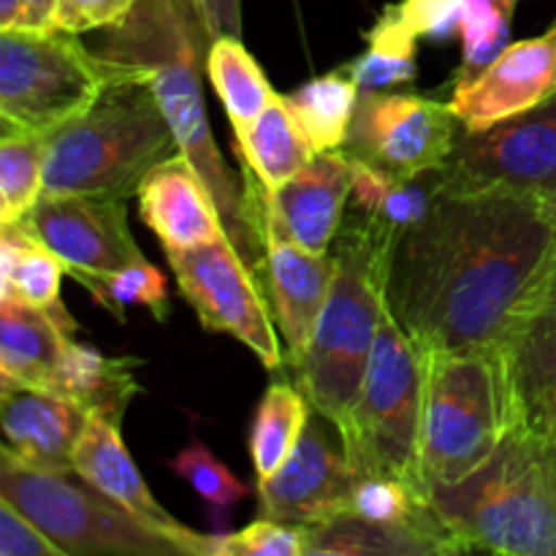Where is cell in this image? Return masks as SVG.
Segmentation results:
<instances>
[{"instance_id": "6", "label": "cell", "mask_w": 556, "mask_h": 556, "mask_svg": "<svg viewBox=\"0 0 556 556\" xmlns=\"http://www.w3.org/2000/svg\"><path fill=\"white\" fill-rule=\"evenodd\" d=\"M516 424L503 348L424 356L421 478L427 489L456 483L486 465Z\"/></svg>"}, {"instance_id": "34", "label": "cell", "mask_w": 556, "mask_h": 556, "mask_svg": "<svg viewBox=\"0 0 556 556\" xmlns=\"http://www.w3.org/2000/svg\"><path fill=\"white\" fill-rule=\"evenodd\" d=\"M429 494L418 492L410 483L389 476L356 478L351 497H348V519L372 521V525H407L432 514Z\"/></svg>"}, {"instance_id": "5", "label": "cell", "mask_w": 556, "mask_h": 556, "mask_svg": "<svg viewBox=\"0 0 556 556\" xmlns=\"http://www.w3.org/2000/svg\"><path fill=\"white\" fill-rule=\"evenodd\" d=\"M177 152L174 130L147 76H130L47 136L43 193L128 199L155 163Z\"/></svg>"}, {"instance_id": "31", "label": "cell", "mask_w": 556, "mask_h": 556, "mask_svg": "<svg viewBox=\"0 0 556 556\" xmlns=\"http://www.w3.org/2000/svg\"><path fill=\"white\" fill-rule=\"evenodd\" d=\"M362 90L348 74H326L286 96L299 125L313 141L315 152L342 150L351 134Z\"/></svg>"}, {"instance_id": "3", "label": "cell", "mask_w": 556, "mask_h": 556, "mask_svg": "<svg viewBox=\"0 0 556 556\" xmlns=\"http://www.w3.org/2000/svg\"><path fill=\"white\" fill-rule=\"evenodd\" d=\"M429 503L465 552L556 556V445L516 424L492 459Z\"/></svg>"}, {"instance_id": "7", "label": "cell", "mask_w": 556, "mask_h": 556, "mask_svg": "<svg viewBox=\"0 0 556 556\" xmlns=\"http://www.w3.org/2000/svg\"><path fill=\"white\" fill-rule=\"evenodd\" d=\"M141 65L87 52L79 36L54 30L0 33V119L33 134H54L85 114Z\"/></svg>"}, {"instance_id": "23", "label": "cell", "mask_w": 556, "mask_h": 556, "mask_svg": "<svg viewBox=\"0 0 556 556\" xmlns=\"http://www.w3.org/2000/svg\"><path fill=\"white\" fill-rule=\"evenodd\" d=\"M74 331L52 313L20 299H0V386L49 391Z\"/></svg>"}, {"instance_id": "16", "label": "cell", "mask_w": 556, "mask_h": 556, "mask_svg": "<svg viewBox=\"0 0 556 556\" xmlns=\"http://www.w3.org/2000/svg\"><path fill=\"white\" fill-rule=\"evenodd\" d=\"M353 188V157L345 150L318 152L280 190L264 188L261 233L277 228L307 253L326 255L337 242ZM264 242V239H261Z\"/></svg>"}, {"instance_id": "41", "label": "cell", "mask_w": 556, "mask_h": 556, "mask_svg": "<svg viewBox=\"0 0 556 556\" xmlns=\"http://www.w3.org/2000/svg\"><path fill=\"white\" fill-rule=\"evenodd\" d=\"M206 36H242V0H193Z\"/></svg>"}, {"instance_id": "35", "label": "cell", "mask_w": 556, "mask_h": 556, "mask_svg": "<svg viewBox=\"0 0 556 556\" xmlns=\"http://www.w3.org/2000/svg\"><path fill=\"white\" fill-rule=\"evenodd\" d=\"M87 291L92 293L98 304L112 309L119 320L125 318L128 307H147L152 309L157 320L168 315V291H166V277L144 261V264H134L128 269H119L114 275L101 277V280L85 282Z\"/></svg>"}, {"instance_id": "32", "label": "cell", "mask_w": 556, "mask_h": 556, "mask_svg": "<svg viewBox=\"0 0 556 556\" xmlns=\"http://www.w3.org/2000/svg\"><path fill=\"white\" fill-rule=\"evenodd\" d=\"M47 136L3 123L0 136V226L20 223L43 193Z\"/></svg>"}, {"instance_id": "19", "label": "cell", "mask_w": 556, "mask_h": 556, "mask_svg": "<svg viewBox=\"0 0 556 556\" xmlns=\"http://www.w3.org/2000/svg\"><path fill=\"white\" fill-rule=\"evenodd\" d=\"M136 199L141 220L166 250L201 248L228 237L210 185L182 152L155 163L141 179Z\"/></svg>"}, {"instance_id": "18", "label": "cell", "mask_w": 556, "mask_h": 556, "mask_svg": "<svg viewBox=\"0 0 556 556\" xmlns=\"http://www.w3.org/2000/svg\"><path fill=\"white\" fill-rule=\"evenodd\" d=\"M74 470L98 492L172 535L188 556H215V535L188 530L152 497L139 467L130 459L128 448L119 438V424L98 416L87 418L85 432L74 448Z\"/></svg>"}, {"instance_id": "30", "label": "cell", "mask_w": 556, "mask_h": 556, "mask_svg": "<svg viewBox=\"0 0 556 556\" xmlns=\"http://www.w3.org/2000/svg\"><path fill=\"white\" fill-rule=\"evenodd\" d=\"M364 38H367V52L342 68L356 81L358 90H383L416 79L418 36L405 22L400 5H389Z\"/></svg>"}, {"instance_id": "43", "label": "cell", "mask_w": 556, "mask_h": 556, "mask_svg": "<svg viewBox=\"0 0 556 556\" xmlns=\"http://www.w3.org/2000/svg\"><path fill=\"white\" fill-rule=\"evenodd\" d=\"M527 427L535 429L543 440H548V443L556 445V391L548 396V400H543L541 405H538V410L532 413Z\"/></svg>"}, {"instance_id": "44", "label": "cell", "mask_w": 556, "mask_h": 556, "mask_svg": "<svg viewBox=\"0 0 556 556\" xmlns=\"http://www.w3.org/2000/svg\"><path fill=\"white\" fill-rule=\"evenodd\" d=\"M22 16H25L22 0H0V33L20 30Z\"/></svg>"}, {"instance_id": "33", "label": "cell", "mask_w": 556, "mask_h": 556, "mask_svg": "<svg viewBox=\"0 0 556 556\" xmlns=\"http://www.w3.org/2000/svg\"><path fill=\"white\" fill-rule=\"evenodd\" d=\"M516 5L519 0H465L462 3V68L456 71V81L481 74L508 47Z\"/></svg>"}, {"instance_id": "13", "label": "cell", "mask_w": 556, "mask_h": 556, "mask_svg": "<svg viewBox=\"0 0 556 556\" xmlns=\"http://www.w3.org/2000/svg\"><path fill=\"white\" fill-rule=\"evenodd\" d=\"M128 199L119 195H47L20 220L85 286L134 264H144L128 226Z\"/></svg>"}, {"instance_id": "22", "label": "cell", "mask_w": 556, "mask_h": 556, "mask_svg": "<svg viewBox=\"0 0 556 556\" xmlns=\"http://www.w3.org/2000/svg\"><path fill=\"white\" fill-rule=\"evenodd\" d=\"M372 554H465L438 514L407 525H372L362 519H331L307 527V556H372Z\"/></svg>"}, {"instance_id": "36", "label": "cell", "mask_w": 556, "mask_h": 556, "mask_svg": "<svg viewBox=\"0 0 556 556\" xmlns=\"http://www.w3.org/2000/svg\"><path fill=\"white\" fill-rule=\"evenodd\" d=\"M172 470L193 486V492L210 505L212 514L220 521H226L228 510L250 494V489L239 478H233V472L199 440L174 456Z\"/></svg>"}, {"instance_id": "27", "label": "cell", "mask_w": 556, "mask_h": 556, "mask_svg": "<svg viewBox=\"0 0 556 556\" xmlns=\"http://www.w3.org/2000/svg\"><path fill=\"white\" fill-rule=\"evenodd\" d=\"M0 299H20L47 309L65 329L76 331L68 309L60 302L65 264L47 244L38 242L20 223L0 226Z\"/></svg>"}, {"instance_id": "15", "label": "cell", "mask_w": 556, "mask_h": 556, "mask_svg": "<svg viewBox=\"0 0 556 556\" xmlns=\"http://www.w3.org/2000/svg\"><path fill=\"white\" fill-rule=\"evenodd\" d=\"M556 92V25L546 36L508 43L481 74L454 81L448 106L467 130L492 128Z\"/></svg>"}, {"instance_id": "17", "label": "cell", "mask_w": 556, "mask_h": 556, "mask_svg": "<svg viewBox=\"0 0 556 556\" xmlns=\"http://www.w3.org/2000/svg\"><path fill=\"white\" fill-rule=\"evenodd\" d=\"M261 239H264L261 282L286 340V358L296 367L307 353L320 313L329 302L337 258L334 253H307L271 226H264Z\"/></svg>"}, {"instance_id": "8", "label": "cell", "mask_w": 556, "mask_h": 556, "mask_svg": "<svg viewBox=\"0 0 556 556\" xmlns=\"http://www.w3.org/2000/svg\"><path fill=\"white\" fill-rule=\"evenodd\" d=\"M424 356L386 302L362 394L342 434L356 478L389 476L429 494L421 478Z\"/></svg>"}, {"instance_id": "26", "label": "cell", "mask_w": 556, "mask_h": 556, "mask_svg": "<svg viewBox=\"0 0 556 556\" xmlns=\"http://www.w3.org/2000/svg\"><path fill=\"white\" fill-rule=\"evenodd\" d=\"M237 155L266 190H280L318 152L288 106L286 96L275 92L269 106L237 139Z\"/></svg>"}, {"instance_id": "42", "label": "cell", "mask_w": 556, "mask_h": 556, "mask_svg": "<svg viewBox=\"0 0 556 556\" xmlns=\"http://www.w3.org/2000/svg\"><path fill=\"white\" fill-rule=\"evenodd\" d=\"M25 16H22L20 30H54L58 27V0H22Z\"/></svg>"}, {"instance_id": "20", "label": "cell", "mask_w": 556, "mask_h": 556, "mask_svg": "<svg viewBox=\"0 0 556 556\" xmlns=\"http://www.w3.org/2000/svg\"><path fill=\"white\" fill-rule=\"evenodd\" d=\"M0 389V427L5 448L43 470L76 472L74 448L90 416L52 391L27 386Z\"/></svg>"}, {"instance_id": "21", "label": "cell", "mask_w": 556, "mask_h": 556, "mask_svg": "<svg viewBox=\"0 0 556 556\" xmlns=\"http://www.w3.org/2000/svg\"><path fill=\"white\" fill-rule=\"evenodd\" d=\"M443 190L445 182L440 168L421 174V177L400 179L353 157L351 212L348 215L364 223L378 242L394 250L400 239L432 212Z\"/></svg>"}, {"instance_id": "9", "label": "cell", "mask_w": 556, "mask_h": 556, "mask_svg": "<svg viewBox=\"0 0 556 556\" xmlns=\"http://www.w3.org/2000/svg\"><path fill=\"white\" fill-rule=\"evenodd\" d=\"M0 500L14 505L65 554L174 556L182 546L98 492L79 472H54L0 448Z\"/></svg>"}, {"instance_id": "37", "label": "cell", "mask_w": 556, "mask_h": 556, "mask_svg": "<svg viewBox=\"0 0 556 556\" xmlns=\"http://www.w3.org/2000/svg\"><path fill=\"white\" fill-rule=\"evenodd\" d=\"M307 525H286L261 516L233 535H215V556H304Z\"/></svg>"}, {"instance_id": "25", "label": "cell", "mask_w": 556, "mask_h": 556, "mask_svg": "<svg viewBox=\"0 0 556 556\" xmlns=\"http://www.w3.org/2000/svg\"><path fill=\"white\" fill-rule=\"evenodd\" d=\"M503 353L519 424H527L538 405L556 391V266Z\"/></svg>"}, {"instance_id": "29", "label": "cell", "mask_w": 556, "mask_h": 556, "mask_svg": "<svg viewBox=\"0 0 556 556\" xmlns=\"http://www.w3.org/2000/svg\"><path fill=\"white\" fill-rule=\"evenodd\" d=\"M206 74H210L212 87L220 96L223 109L231 119L233 136L239 139L255 123V117L269 106L275 90L239 36H220L210 43Z\"/></svg>"}, {"instance_id": "12", "label": "cell", "mask_w": 556, "mask_h": 556, "mask_svg": "<svg viewBox=\"0 0 556 556\" xmlns=\"http://www.w3.org/2000/svg\"><path fill=\"white\" fill-rule=\"evenodd\" d=\"M448 103L413 92L369 90L358 96L345 152L400 179L438 172L459 139Z\"/></svg>"}, {"instance_id": "40", "label": "cell", "mask_w": 556, "mask_h": 556, "mask_svg": "<svg viewBox=\"0 0 556 556\" xmlns=\"http://www.w3.org/2000/svg\"><path fill=\"white\" fill-rule=\"evenodd\" d=\"M139 0H58V27L71 33L98 30L123 20Z\"/></svg>"}, {"instance_id": "10", "label": "cell", "mask_w": 556, "mask_h": 556, "mask_svg": "<svg viewBox=\"0 0 556 556\" xmlns=\"http://www.w3.org/2000/svg\"><path fill=\"white\" fill-rule=\"evenodd\" d=\"M440 172L445 190H508L556 210V92L492 128H462Z\"/></svg>"}, {"instance_id": "1", "label": "cell", "mask_w": 556, "mask_h": 556, "mask_svg": "<svg viewBox=\"0 0 556 556\" xmlns=\"http://www.w3.org/2000/svg\"><path fill=\"white\" fill-rule=\"evenodd\" d=\"M556 266V210L508 190H443L391 255L386 302L418 351L505 348Z\"/></svg>"}, {"instance_id": "38", "label": "cell", "mask_w": 556, "mask_h": 556, "mask_svg": "<svg viewBox=\"0 0 556 556\" xmlns=\"http://www.w3.org/2000/svg\"><path fill=\"white\" fill-rule=\"evenodd\" d=\"M0 556H65V552L43 535L41 527L0 500Z\"/></svg>"}, {"instance_id": "28", "label": "cell", "mask_w": 556, "mask_h": 556, "mask_svg": "<svg viewBox=\"0 0 556 556\" xmlns=\"http://www.w3.org/2000/svg\"><path fill=\"white\" fill-rule=\"evenodd\" d=\"M313 416V405L302 389L291 383H271L258 402L250 429V456L255 481L275 476L302 440L304 427Z\"/></svg>"}, {"instance_id": "14", "label": "cell", "mask_w": 556, "mask_h": 556, "mask_svg": "<svg viewBox=\"0 0 556 556\" xmlns=\"http://www.w3.org/2000/svg\"><path fill=\"white\" fill-rule=\"evenodd\" d=\"M356 486L345 443L334 424L313 410L291 459L258 481L261 516L286 525H326L345 514Z\"/></svg>"}, {"instance_id": "24", "label": "cell", "mask_w": 556, "mask_h": 556, "mask_svg": "<svg viewBox=\"0 0 556 556\" xmlns=\"http://www.w3.org/2000/svg\"><path fill=\"white\" fill-rule=\"evenodd\" d=\"M139 364V358L103 356L96 348L81 345L71 337L65 342L49 391L74 402L87 416L123 424L130 400L141 391L134 375Z\"/></svg>"}, {"instance_id": "4", "label": "cell", "mask_w": 556, "mask_h": 556, "mask_svg": "<svg viewBox=\"0 0 556 556\" xmlns=\"http://www.w3.org/2000/svg\"><path fill=\"white\" fill-rule=\"evenodd\" d=\"M331 253L337 258V275L329 302L296 369L299 389L313 410L345 434L378 340L394 250L378 242L364 223L348 215Z\"/></svg>"}, {"instance_id": "11", "label": "cell", "mask_w": 556, "mask_h": 556, "mask_svg": "<svg viewBox=\"0 0 556 556\" xmlns=\"http://www.w3.org/2000/svg\"><path fill=\"white\" fill-rule=\"evenodd\" d=\"M166 258L179 291L204 329L237 337L266 369H280L288 362L271 326L275 315L261 293L264 282L231 239L190 250H166Z\"/></svg>"}, {"instance_id": "2", "label": "cell", "mask_w": 556, "mask_h": 556, "mask_svg": "<svg viewBox=\"0 0 556 556\" xmlns=\"http://www.w3.org/2000/svg\"><path fill=\"white\" fill-rule=\"evenodd\" d=\"M210 43L212 38L206 36L193 0H139L123 20L106 27L101 54L144 68L147 85L172 125L179 152L206 179L228 237L261 277L264 248L255 242L248 226L244 188H239L233 172L217 152L206 119L201 68L206 65Z\"/></svg>"}, {"instance_id": "39", "label": "cell", "mask_w": 556, "mask_h": 556, "mask_svg": "<svg viewBox=\"0 0 556 556\" xmlns=\"http://www.w3.org/2000/svg\"><path fill=\"white\" fill-rule=\"evenodd\" d=\"M465 0H402L400 11L410 30L429 41H448L459 30Z\"/></svg>"}]
</instances>
